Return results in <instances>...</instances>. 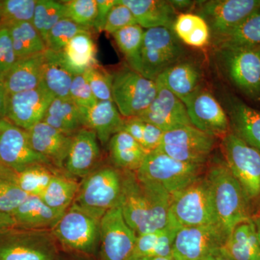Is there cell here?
I'll list each match as a JSON object with an SVG mask.
<instances>
[{
  "instance_id": "obj_31",
  "label": "cell",
  "mask_w": 260,
  "mask_h": 260,
  "mask_svg": "<svg viewBox=\"0 0 260 260\" xmlns=\"http://www.w3.org/2000/svg\"><path fill=\"white\" fill-rule=\"evenodd\" d=\"M180 227L169 220L167 226L155 232L138 236L131 257H166L172 256L176 234Z\"/></svg>"
},
{
  "instance_id": "obj_37",
  "label": "cell",
  "mask_w": 260,
  "mask_h": 260,
  "mask_svg": "<svg viewBox=\"0 0 260 260\" xmlns=\"http://www.w3.org/2000/svg\"><path fill=\"white\" fill-rule=\"evenodd\" d=\"M5 25L9 28L13 47L18 59L47 50L44 39L32 23L20 22Z\"/></svg>"
},
{
  "instance_id": "obj_3",
  "label": "cell",
  "mask_w": 260,
  "mask_h": 260,
  "mask_svg": "<svg viewBox=\"0 0 260 260\" xmlns=\"http://www.w3.org/2000/svg\"><path fill=\"white\" fill-rule=\"evenodd\" d=\"M121 194V170L102 166L82 179L73 204L101 220L109 210L119 207Z\"/></svg>"
},
{
  "instance_id": "obj_20",
  "label": "cell",
  "mask_w": 260,
  "mask_h": 260,
  "mask_svg": "<svg viewBox=\"0 0 260 260\" xmlns=\"http://www.w3.org/2000/svg\"><path fill=\"white\" fill-rule=\"evenodd\" d=\"M102 152L97 135L93 130L83 127L73 136L64 172L70 177L83 178L100 167Z\"/></svg>"
},
{
  "instance_id": "obj_48",
  "label": "cell",
  "mask_w": 260,
  "mask_h": 260,
  "mask_svg": "<svg viewBox=\"0 0 260 260\" xmlns=\"http://www.w3.org/2000/svg\"><path fill=\"white\" fill-rule=\"evenodd\" d=\"M18 59L9 28L0 24V79L3 80Z\"/></svg>"
},
{
  "instance_id": "obj_22",
  "label": "cell",
  "mask_w": 260,
  "mask_h": 260,
  "mask_svg": "<svg viewBox=\"0 0 260 260\" xmlns=\"http://www.w3.org/2000/svg\"><path fill=\"white\" fill-rule=\"evenodd\" d=\"M27 132L32 148L48 159L54 167L64 170L73 135L61 133L43 121Z\"/></svg>"
},
{
  "instance_id": "obj_60",
  "label": "cell",
  "mask_w": 260,
  "mask_h": 260,
  "mask_svg": "<svg viewBox=\"0 0 260 260\" xmlns=\"http://www.w3.org/2000/svg\"><path fill=\"white\" fill-rule=\"evenodd\" d=\"M3 167V165H2L1 162H0V167Z\"/></svg>"
},
{
  "instance_id": "obj_15",
  "label": "cell",
  "mask_w": 260,
  "mask_h": 260,
  "mask_svg": "<svg viewBox=\"0 0 260 260\" xmlns=\"http://www.w3.org/2000/svg\"><path fill=\"white\" fill-rule=\"evenodd\" d=\"M0 162L15 172L37 164L53 166L32 148L28 132L15 125L7 118L0 120Z\"/></svg>"
},
{
  "instance_id": "obj_27",
  "label": "cell",
  "mask_w": 260,
  "mask_h": 260,
  "mask_svg": "<svg viewBox=\"0 0 260 260\" xmlns=\"http://www.w3.org/2000/svg\"><path fill=\"white\" fill-rule=\"evenodd\" d=\"M65 212L52 209L40 197L28 195L12 213L16 226L25 229H52Z\"/></svg>"
},
{
  "instance_id": "obj_39",
  "label": "cell",
  "mask_w": 260,
  "mask_h": 260,
  "mask_svg": "<svg viewBox=\"0 0 260 260\" xmlns=\"http://www.w3.org/2000/svg\"><path fill=\"white\" fill-rule=\"evenodd\" d=\"M61 171L47 164L31 166L16 172L17 183L25 194L41 197L53 177Z\"/></svg>"
},
{
  "instance_id": "obj_41",
  "label": "cell",
  "mask_w": 260,
  "mask_h": 260,
  "mask_svg": "<svg viewBox=\"0 0 260 260\" xmlns=\"http://www.w3.org/2000/svg\"><path fill=\"white\" fill-rule=\"evenodd\" d=\"M28 196L19 187L16 172L0 167V211L12 214Z\"/></svg>"
},
{
  "instance_id": "obj_7",
  "label": "cell",
  "mask_w": 260,
  "mask_h": 260,
  "mask_svg": "<svg viewBox=\"0 0 260 260\" xmlns=\"http://www.w3.org/2000/svg\"><path fill=\"white\" fill-rule=\"evenodd\" d=\"M169 219L180 228L218 225L211 190L205 175L173 195Z\"/></svg>"
},
{
  "instance_id": "obj_18",
  "label": "cell",
  "mask_w": 260,
  "mask_h": 260,
  "mask_svg": "<svg viewBox=\"0 0 260 260\" xmlns=\"http://www.w3.org/2000/svg\"><path fill=\"white\" fill-rule=\"evenodd\" d=\"M54 98L42 83L32 90L8 95L6 118L15 125L28 131L42 121Z\"/></svg>"
},
{
  "instance_id": "obj_11",
  "label": "cell",
  "mask_w": 260,
  "mask_h": 260,
  "mask_svg": "<svg viewBox=\"0 0 260 260\" xmlns=\"http://www.w3.org/2000/svg\"><path fill=\"white\" fill-rule=\"evenodd\" d=\"M185 58V49L172 29L145 30L142 47L141 74L155 81L168 68Z\"/></svg>"
},
{
  "instance_id": "obj_17",
  "label": "cell",
  "mask_w": 260,
  "mask_h": 260,
  "mask_svg": "<svg viewBox=\"0 0 260 260\" xmlns=\"http://www.w3.org/2000/svg\"><path fill=\"white\" fill-rule=\"evenodd\" d=\"M184 104L191 125L197 129L220 140L230 133L226 112L209 90L202 88Z\"/></svg>"
},
{
  "instance_id": "obj_40",
  "label": "cell",
  "mask_w": 260,
  "mask_h": 260,
  "mask_svg": "<svg viewBox=\"0 0 260 260\" xmlns=\"http://www.w3.org/2000/svg\"><path fill=\"white\" fill-rule=\"evenodd\" d=\"M64 18L67 14L64 2L37 0L32 23L45 42L51 29Z\"/></svg>"
},
{
  "instance_id": "obj_46",
  "label": "cell",
  "mask_w": 260,
  "mask_h": 260,
  "mask_svg": "<svg viewBox=\"0 0 260 260\" xmlns=\"http://www.w3.org/2000/svg\"><path fill=\"white\" fill-rule=\"evenodd\" d=\"M64 3L67 18L84 28L93 29L97 13L96 0H70Z\"/></svg>"
},
{
  "instance_id": "obj_34",
  "label": "cell",
  "mask_w": 260,
  "mask_h": 260,
  "mask_svg": "<svg viewBox=\"0 0 260 260\" xmlns=\"http://www.w3.org/2000/svg\"><path fill=\"white\" fill-rule=\"evenodd\" d=\"M223 247L235 260H260L259 242L251 218L233 229Z\"/></svg>"
},
{
  "instance_id": "obj_30",
  "label": "cell",
  "mask_w": 260,
  "mask_h": 260,
  "mask_svg": "<svg viewBox=\"0 0 260 260\" xmlns=\"http://www.w3.org/2000/svg\"><path fill=\"white\" fill-rule=\"evenodd\" d=\"M42 121L54 129L72 136L78 130L85 127L81 109L70 98H54Z\"/></svg>"
},
{
  "instance_id": "obj_44",
  "label": "cell",
  "mask_w": 260,
  "mask_h": 260,
  "mask_svg": "<svg viewBox=\"0 0 260 260\" xmlns=\"http://www.w3.org/2000/svg\"><path fill=\"white\" fill-rule=\"evenodd\" d=\"M37 2V0H2L0 1V24L32 23Z\"/></svg>"
},
{
  "instance_id": "obj_51",
  "label": "cell",
  "mask_w": 260,
  "mask_h": 260,
  "mask_svg": "<svg viewBox=\"0 0 260 260\" xmlns=\"http://www.w3.org/2000/svg\"><path fill=\"white\" fill-rule=\"evenodd\" d=\"M173 8L176 11H181L185 13H189V10H194L197 1H190V0H169Z\"/></svg>"
},
{
  "instance_id": "obj_8",
  "label": "cell",
  "mask_w": 260,
  "mask_h": 260,
  "mask_svg": "<svg viewBox=\"0 0 260 260\" xmlns=\"http://www.w3.org/2000/svg\"><path fill=\"white\" fill-rule=\"evenodd\" d=\"M100 221L72 204L51 232L65 250L93 256L100 246Z\"/></svg>"
},
{
  "instance_id": "obj_10",
  "label": "cell",
  "mask_w": 260,
  "mask_h": 260,
  "mask_svg": "<svg viewBox=\"0 0 260 260\" xmlns=\"http://www.w3.org/2000/svg\"><path fill=\"white\" fill-rule=\"evenodd\" d=\"M113 102L124 119L138 117L146 110L157 93L155 81L124 67L112 73Z\"/></svg>"
},
{
  "instance_id": "obj_26",
  "label": "cell",
  "mask_w": 260,
  "mask_h": 260,
  "mask_svg": "<svg viewBox=\"0 0 260 260\" xmlns=\"http://www.w3.org/2000/svg\"><path fill=\"white\" fill-rule=\"evenodd\" d=\"M44 51L19 58L13 68L3 77L8 95L37 88L42 83Z\"/></svg>"
},
{
  "instance_id": "obj_5",
  "label": "cell",
  "mask_w": 260,
  "mask_h": 260,
  "mask_svg": "<svg viewBox=\"0 0 260 260\" xmlns=\"http://www.w3.org/2000/svg\"><path fill=\"white\" fill-rule=\"evenodd\" d=\"M213 55L220 74L248 99L260 102V49L215 48Z\"/></svg>"
},
{
  "instance_id": "obj_23",
  "label": "cell",
  "mask_w": 260,
  "mask_h": 260,
  "mask_svg": "<svg viewBox=\"0 0 260 260\" xmlns=\"http://www.w3.org/2000/svg\"><path fill=\"white\" fill-rule=\"evenodd\" d=\"M156 80L183 103L203 88L201 68L198 63L185 58L166 70Z\"/></svg>"
},
{
  "instance_id": "obj_57",
  "label": "cell",
  "mask_w": 260,
  "mask_h": 260,
  "mask_svg": "<svg viewBox=\"0 0 260 260\" xmlns=\"http://www.w3.org/2000/svg\"><path fill=\"white\" fill-rule=\"evenodd\" d=\"M151 260H176L173 256H166V257H155L152 258Z\"/></svg>"
},
{
  "instance_id": "obj_54",
  "label": "cell",
  "mask_w": 260,
  "mask_h": 260,
  "mask_svg": "<svg viewBox=\"0 0 260 260\" xmlns=\"http://www.w3.org/2000/svg\"><path fill=\"white\" fill-rule=\"evenodd\" d=\"M204 260H235L232 257L223 246L218 249H215L211 254L207 256Z\"/></svg>"
},
{
  "instance_id": "obj_43",
  "label": "cell",
  "mask_w": 260,
  "mask_h": 260,
  "mask_svg": "<svg viewBox=\"0 0 260 260\" xmlns=\"http://www.w3.org/2000/svg\"><path fill=\"white\" fill-rule=\"evenodd\" d=\"M83 32H91V29L80 26L70 18L61 19L48 34L45 40L47 49L60 52L73 38Z\"/></svg>"
},
{
  "instance_id": "obj_47",
  "label": "cell",
  "mask_w": 260,
  "mask_h": 260,
  "mask_svg": "<svg viewBox=\"0 0 260 260\" xmlns=\"http://www.w3.org/2000/svg\"><path fill=\"white\" fill-rule=\"evenodd\" d=\"M136 24L134 15L129 8L121 3V0H117L108 15L104 31L112 35L121 29Z\"/></svg>"
},
{
  "instance_id": "obj_42",
  "label": "cell",
  "mask_w": 260,
  "mask_h": 260,
  "mask_svg": "<svg viewBox=\"0 0 260 260\" xmlns=\"http://www.w3.org/2000/svg\"><path fill=\"white\" fill-rule=\"evenodd\" d=\"M122 130L129 133L148 153L158 148L164 134L157 126L137 117L125 119Z\"/></svg>"
},
{
  "instance_id": "obj_29",
  "label": "cell",
  "mask_w": 260,
  "mask_h": 260,
  "mask_svg": "<svg viewBox=\"0 0 260 260\" xmlns=\"http://www.w3.org/2000/svg\"><path fill=\"white\" fill-rule=\"evenodd\" d=\"M109 150L114 167L130 172H137L148 153L124 130H121L111 138Z\"/></svg>"
},
{
  "instance_id": "obj_12",
  "label": "cell",
  "mask_w": 260,
  "mask_h": 260,
  "mask_svg": "<svg viewBox=\"0 0 260 260\" xmlns=\"http://www.w3.org/2000/svg\"><path fill=\"white\" fill-rule=\"evenodd\" d=\"M217 140L194 126H182L165 132L157 149L180 161L205 165Z\"/></svg>"
},
{
  "instance_id": "obj_38",
  "label": "cell",
  "mask_w": 260,
  "mask_h": 260,
  "mask_svg": "<svg viewBox=\"0 0 260 260\" xmlns=\"http://www.w3.org/2000/svg\"><path fill=\"white\" fill-rule=\"evenodd\" d=\"M145 30L138 24L130 25L112 34L116 46L125 58L127 66L141 73V52Z\"/></svg>"
},
{
  "instance_id": "obj_49",
  "label": "cell",
  "mask_w": 260,
  "mask_h": 260,
  "mask_svg": "<svg viewBox=\"0 0 260 260\" xmlns=\"http://www.w3.org/2000/svg\"><path fill=\"white\" fill-rule=\"evenodd\" d=\"M70 95V99L80 108H90L98 102L84 74L74 75Z\"/></svg>"
},
{
  "instance_id": "obj_9",
  "label": "cell",
  "mask_w": 260,
  "mask_h": 260,
  "mask_svg": "<svg viewBox=\"0 0 260 260\" xmlns=\"http://www.w3.org/2000/svg\"><path fill=\"white\" fill-rule=\"evenodd\" d=\"M224 161L242 186L249 205L260 199V151L232 131L221 139Z\"/></svg>"
},
{
  "instance_id": "obj_35",
  "label": "cell",
  "mask_w": 260,
  "mask_h": 260,
  "mask_svg": "<svg viewBox=\"0 0 260 260\" xmlns=\"http://www.w3.org/2000/svg\"><path fill=\"white\" fill-rule=\"evenodd\" d=\"M172 30L181 43L189 47L204 48L211 43V34L208 24L194 13L178 15Z\"/></svg>"
},
{
  "instance_id": "obj_19",
  "label": "cell",
  "mask_w": 260,
  "mask_h": 260,
  "mask_svg": "<svg viewBox=\"0 0 260 260\" xmlns=\"http://www.w3.org/2000/svg\"><path fill=\"white\" fill-rule=\"evenodd\" d=\"M155 83L157 93L155 99L137 118L157 126L164 133L180 126L191 125L184 103L161 82L156 80Z\"/></svg>"
},
{
  "instance_id": "obj_4",
  "label": "cell",
  "mask_w": 260,
  "mask_h": 260,
  "mask_svg": "<svg viewBox=\"0 0 260 260\" xmlns=\"http://www.w3.org/2000/svg\"><path fill=\"white\" fill-rule=\"evenodd\" d=\"M204 167L180 161L155 149L147 154L135 173L140 181L156 184L172 197L201 177Z\"/></svg>"
},
{
  "instance_id": "obj_32",
  "label": "cell",
  "mask_w": 260,
  "mask_h": 260,
  "mask_svg": "<svg viewBox=\"0 0 260 260\" xmlns=\"http://www.w3.org/2000/svg\"><path fill=\"white\" fill-rule=\"evenodd\" d=\"M215 48L260 49V7L226 35L211 42Z\"/></svg>"
},
{
  "instance_id": "obj_14",
  "label": "cell",
  "mask_w": 260,
  "mask_h": 260,
  "mask_svg": "<svg viewBox=\"0 0 260 260\" xmlns=\"http://www.w3.org/2000/svg\"><path fill=\"white\" fill-rule=\"evenodd\" d=\"M138 236L126 223L119 207L105 213L100 221L99 260H128Z\"/></svg>"
},
{
  "instance_id": "obj_28",
  "label": "cell",
  "mask_w": 260,
  "mask_h": 260,
  "mask_svg": "<svg viewBox=\"0 0 260 260\" xmlns=\"http://www.w3.org/2000/svg\"><path fill=\"white\" fill-rule=\"evenodd\" d=\"M74 75L65 63L62 53L44 51L42 83L55 98L69 99L70 87Z\"/></svg>"
},
{
  "instance_id": "obj_45",
  "label": "cell",
  "mask_w": 260,
  "mask_h": 260,
  "mask_svg": "<svg viewBox=\"0 0 260 260\" xmlns=\"http://www.w3.org/2000/svg\"><path fill=\"white\" fill-rule=\"evenodd\" d=\"M98 102L113 101L112 73L95 65L83 73Z\"/></svg>"
},
{
  "instance_id": "obj_24",
  "label": "cell",
  "mask_w": 260,
  "mask_h": 260,
  "mask_svg": "<svg viewBox=\"0 0 260 260\" xmlns=\"http://www.w3.org/2000/svg\"><path fill=\"white\" fill-rule=\"evenodd\" d=\"M80 109L85 128L93 130L102 145L109 144L111 138L123 129L125 119L113 101L98 102L93 107Z\"/></svg>"
},
{
  "instance_id": "obj_56",
  "label": "cell",
  "mask_w": 260,
  "mask_h": 260,
  "mask_svg": "<svg viewBox=\"0 0 260 260\" xmlns=\"http://www.w3.org/2000/svg\"><path fill=\"white\" fill-rule=\"evenodd\" d=\"M251 218L254 224V227H255L256 237H257L260 247V212L252 215Z\"/></svg>"
},
{
  "instance_id": "obj_33",
  "label": "cell",
  "mask_w": 260,
  "mask_h": 260,
  "mask_svg": "<svg viewBox=\"0 0 260 260\" xmlns=\"http://www.w3.org/2000/svg\"><path fill=\"white\" fill-rule=\"evenodd\" d=\"M65 63L74 75L83 74L98 64L96 46L91 32H83L73 38L61 51Z\"/></svg>"
},
{
  "instance_id": "obj_2",
  "label": "cell",
  "mask_w": 260,
  "mask_h": 260,
  "mask_svg": "<svg viewBox=\"0 0 260 260\" xmlns=\"http://www.w3.org/2000/svg\"><path fill=\"white\" fill-rule=\"evenodd\" d=\"M205 175L211 190L218 225L228 238L238 224L250 220V205L224 160L213 162Z\"/></svg>"
},
{
  "instance_id": "obj_6",
  "label": "cell",
  "mask_w": 260,
  "mask_h": 260,
  "mask_svg": "<svg viewBox=\"0 0 260 260\" xmlns=\"http://www.w3.org/2000/svg\"><path fill=\"white\" fill-rule=\"evenodd\" d=\"M58 244L51 229L15 227L0 232V260H56Z\"/></svg>"
},
{
  "instance_id": "obj_36",
  "label": "cell",
  "mask_w": 260,
  "mask_h": 260,
  "mask_svg": "<svg viewBox=\"0 0 260 260\" xmlns=\"http://www.w3.org/2000/svg\"><path fill=\"white\" fill-rule=\"evenodd\" d=\"M79 186L76 179L62 170L53 177L40 198L52 209L66 212L73 204Z\"/></svg>"
},
{
  "instance_id": "obj_16",
  "label": "cell",
  "mask_w": 260,
  "mask_h": 260,
  "mask_svg": "<svg viewBox=\"0 0 260 260\" xmlns=\"http://www.w3.org/2000/svg\"><path fill=\"white\" fill-rule=\"evenodd\" d=\"M226 239L217 225L181 227L174 239L172 256L176 260H204Z\"/></svg>"
},
{
  "instance_id": "obj_13",
  "label": "cell",
  "mask_w": 260,
  "mask_h": 260,
  "mask_svg": "<svg viewBox=\"0 0 260 260\" xmlns=\"http://www.w3.org/2000/svg\"><path fill=\"white\" fill-rule=\"evenodd\" d=\"M259 7L260 0H207L197 1L193 10L208 24L212 42L237 28Z\"/></svg>"
},
{
  "instance_id": "obj_50",
  "label": "cell",
  "mask_w": 260,
  "mask_h": 260,
  "mask_svg": "<svg viewBox=\"0 0 260 260\" xmlns=\"http://www.w3.org/2000/svg\"><path fill=\"white\" fill-rule=\"evenodd\" d=\"M116 3L117 0H96L97 13L93 25L95 31H104L108 15Z\"/></svg>"
},
{
  "instance_id": "obj_55",
  "label": "cell",
  "mask_w": 260,
  "mask_h": 260,
  "mask_svg": "<svg viewBox=\"0 0 260 260\" xmlns=\"http://www.w3.org/2000/svg\"><path fill=\"white\" fill-rule=\"evenodd\" d=\"M56 260H90L89 256L84 255V254H78V253L72 252V251H68L64 252V254L60 252L57 259Z\"/></svg>"
},
{
  "instance_id": "obj_53",
  "label": "cell",
  "mask_w": 260,
  "mask_h": 260,
  "mask_svg": "<svg viewBox=\"0 0 260 260\" xmlns=\"http://www.w3.org/2000/svg\"><path fill=\"white\" fill-rule=\"evenodd\" d=\"M17 227L15 219L11 214L0 211V232Z\"/></svg>"
},
{
  "instance_id": "obj_21",
  "label": "cell",
  "mask_w": 260,
  "mask_h": 260,
  "mask_svg": "<svg viewBox=\"0 0 260 260\" xmlns=\"http://www.w3.org/2000/svg\"><path fill=\"white\" fill-rule=\"evenodd\" d=\"M222 106L229 117L231 131L260 151V111L231 94L224 95Z\"/></svg>"
},
{
  "instance_id": "obj_1",
  "label": "cell",
  "mask_w": 260,
  "mask_h": 260,
  "mask_svg": "<svg viewBox=\"0 0 260 260\" xmlns=\"http://www.w3.org/2000/svg\"><path fill=\"white\" fill-rule=\"evenodd\" d=\"M121 172L119 208L137 236L167 226L172 196L156 184L140 181L135 172Z\"/></svg>"
},
{
  "instance_id": "obj_25",
  "label": "cell",
  "mask_w": 260,
  "mask_h": 260,
  "mask_svg": "<svg viewBox=\"0 0 260 260\" xmlns=\"http://www.w3.org/2000/svg\"><path fill=\"white\" fill-rule=\"evenodd\" d=\"M143 29L164 27L172 29L178 13L169 0H121Z\"/></svg>"
},
{
  "instance_id": "obj_52",
  "label": "cell",
  "mask_w": 260,
  "mask_h": 260,
  "mask_svg": "<svg viewBox=\"0 0 260 260\" xmlns=\"http://www.w3.org/2000/svg\"><path fill=\"white\" fill-rule=\"evenodd\" d=\"M8 93L3 80L0 79V120L6 118Z\"/></svg>"
},
{
  "instance_id": "obj_58",
  "label": "cell",
  "mask_w": 260,
  "mask_h": 260,
  "mask_svg": "<svg viewBox=\"0 0 260 260\" xmlns=\"http://www.w3.org/2000/svg\"><path fill=\"white\" fill-rule=\"evenodd\" d=\"M128 260H151V259L148 257H133L130 258V259Z\"/></svg>"
},
{
  "instance_id": "obj_59",
  "label": "cell",
  "mask_w": 260,
  "mask_h": 260,
  "mask_svg": "<svg viewBox=\"0 0 260 260\" xmlns=\"http://www.w3.org/2000/svg\"><path fill=\"white\" fill-rule=\"evenodd\" d=\"M0 21H1V11H0Z\"/></svg>"
}]
</instances>
